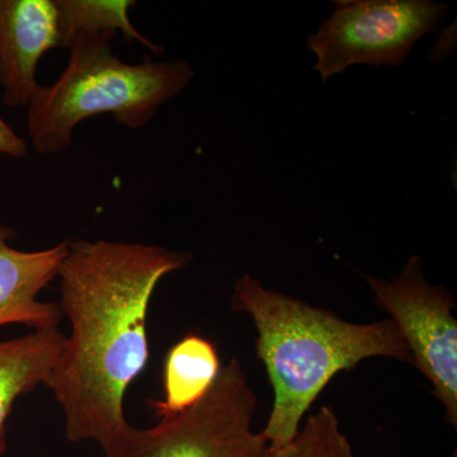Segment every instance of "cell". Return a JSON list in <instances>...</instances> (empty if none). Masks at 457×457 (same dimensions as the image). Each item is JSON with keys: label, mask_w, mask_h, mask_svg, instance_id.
<instances>
[{"label": "cell", "mask_w": 457, "mask_h": 457, "mask_svg": "<svg viewBox=\"0 0 457 457\" xmlns=\"http://www.w3.org/2000/svg\"><path fill=\"white\" fill-rule=\"evenodd\" d=\"M191 260L165 246L71 240L56 276L71 333L45 383L64 414L69 441L102 447L129 425L123 405L149 362L153 295Z\"/></svg>", "instance_id": "obj_1"}, {"label": "cell", "mask_w": 457, "mask_h": 457, "mask_svg": "<svg viewBox=\"0 0 457 457\" xmlns=\"http://www.w3.org/2000/svg\"><path fill=\"white\" fill-rule=\"evenodd\" d=\"M231 309L253 321L257 357L275 393L261 431L270 447L285 446L296 437L303 417L335 376L374 357L413 363L392 319L351 323L335 312L269 290L251 275L236 282Z\"/></svg>", "instance_id": "obj_2"}, {"label": "cell", "mask_w": 457, "mask_h": 457, "mask_svg": "<svg viewBox=\"0 0 457 457\" xmlns=\"http://www.w3.org/2000/svg\"><path fill=\"white\" fill-rule=\"evenodd\" d=\"M114 37L78 35L69 46L64 71L55 83L40 86L35 93L26 108L35 152H62L73 141L78 125L98 114H111L131 130L143 128L194 79V69L185 60L123 62L112 53Z\"/></svg>", "instance_id": "obj_3"}, {"label": "cell", "mask_w": 457, "mask_h": 457, "mask_svg": "<svg viewBox=\"0 0 457 457\" xmlns=\"http://www.w3.org/2000/svg\"><path fill=\"white\" fill-rule=\"evenodd\" d=\"M255 409L253 389L233 359L196 405L150 428L129 423L102 450L104 457H269V442L253 428Z\"/></svg>", "instance_id": "obj_4"}, {"label": "cell", "mask_w": 457, "mask_h": 457, "mask_svg": "<svg viewBox=\"0 0 457 457\" xmlns=\"http://www.w3.org/2000/svg\"><path fill=\"white\" fill-rule=\"evenodd\" d=\"M335 12L308 49L323 82L352 65L403 66L423 36L436 31L449 5L431 0H333Z\"/></svg>", "instance_id": "obj_5"}, {"label": "cell", "mask_w": 457, "mask_h": 457, "mask_svg": "<svg viewBox=\"0 0 457 457\" xmlns=\"http://www.w3.org/2000/svg\"><path fill=\"white\" fill-rule=\"evenodd\" d=\"M374 293L375 303L390 315L411 352V365L428 378L433 394L457 427V320L453 294L431 285L418 255L392 279L362 275Z\"/></svg>", "instance_id": "obj_6"}, {"label": "cell", "mask_w": 457, "mask_h": 457, "mask_svg": "<svg viewBox=\"0 0 457 457\" xmlns=\"http://www.w3.org/2000/svg\"><path fill=\"white\" fill-rule=\"evenodd\" d=\"M62 49L54 0H0V88L9 108H27L40 88L37 66Z\"/></svg>", "instance_id": "obj_7"}, {"label": "cell", "mask_w": 457, "mask_h": 457, "mask_svg": "<svg viewBox=\"0 0 457 457\" xmlns=\"http://www.w3.org/2000/svg\"><path fill=\"white\" fill-rule=\"evenodd\" d=\"M12 230L0 225V327L22 324L33 330L59 327V303L38 299L56 279L71 240L42 251H20L9 245Z\"/></svg>", "instance_id": "obj_8"}, {"label": "cell", "mask_w": 457, "mask_h": 457, "mask_svg": "<svg viewBox=\"0 0 457 457\" xmlns=\"http://www.w3.org/2000/svg\"><path fill=\"white\" fill-rule=\"evenodd\" d=\"M64 341L59 327L0 339V456L7 450V422L14 404L21 396L46 383Z\"/></svg>", "instance_id": "obj_9"}, {"label": "cell", "mask_w": 457, "mask_h": 457, "mask_svg": "<svg viewBox=\"0 0 457 457\" xmlns=\"http://www.w3.org/2000/svg\"><path fill=\"white\" fill-rule=\"evenodd\" d=\"M221 369L218 348L210 339L187 335L174 343L164 360L163 398L149 402L154 417L168 420L196 405Z\"/></svg>", "instance_id": "obj_10"}, {"label": "cell", "mask_w": 457, "mask_h": 457, "mask_svg": "<svg viewBox=\"0 0 457 457\" xmlns=\"http://www.w3.org/2000/svg\"><path fill=\"white\" fill-rule=\"evenodd\" d=\"M57 9L62 49H69L80 33L121 32L130 42H137L155 55L164 54L159 46L132 25L129 11L137 5L134 0H54Z\"/></svg>", "instance_id": "obj_11"}, {"label": "cell", "mask_w": 457, "mask_h": 457, "mask_svg": "<svg viewBox=\"0 0 457 457\" xmlns=\"http://www.w3.org/2000/svg\"><path fill=\"white\" fill-rule=\"evenodd\" d=\"M269 457H357L332 405L308 417L296 437L281 447H270Z\"/></svg>", "instance_id": "obj_12"}, {"label": "cell", "mask_w": 457, "mask_h": 457, "mask_svg": "<svg viewBox=\"0 0 457 457\" xmlns=\"http://www.w3.org/2000/svg\"><path fill=\"white\" fill-rule=\"evenodd\" d=\"M29 144L13 130L0 116V155L11 158H26L29 154Z\"/></svg>", "instance_id": "obj_13"}]
</instances>
